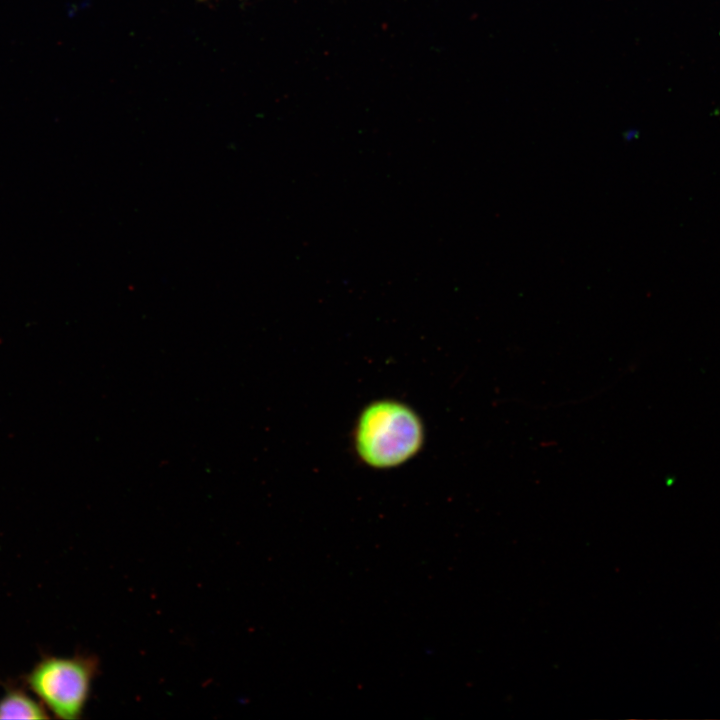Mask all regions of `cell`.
<instances>
[{"label":"cell","instance_id":"6da1fadb","mask_svg":"<svg viewBox=\"0 0 720 720\" xmlns=\"http://www.w3.org/2000/svg\"><path fill=\"white\" fill-rule=\"evenodd\" d=\"M423 425L417 414L403 403L381 400L370 404L360 415L355 447L367 465L386 469L399 466L419 451Z\"/></svg>","mask_w":720,"mask_h":720},{"label":"cell","instance_id":"7a4b0ae2","mask_svg":"<svg viewBox=\"0 0 720 720\" xmlns=\"http://www.w3.org/2000/svg\"><path fill=\"white\" fill-rule=\"evenodd\" d=\"M97 671L95 657L50 656L34 666L26 682L56 717L72 720L81 716Z\"/></svg>","mask_w":720,"mask_h":720},{"label":"cell","instance_id":"3957f363","mask_svg":"<svg viewBox=\"0 0 720 720\" xmlns=\"http://www.w3.org/2000/svg\"><path fill=\"white\" fill-rule=\"evenodd\" d=\"M45 708L21 690H9L0 699V719H46Z\"/></svg>","mask_w":720,"mask_h":720}]
</instances>
